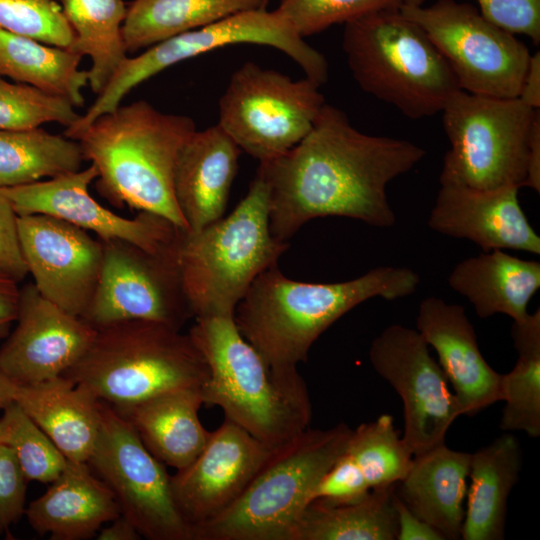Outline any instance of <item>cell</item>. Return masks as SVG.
<instances>
[{"label":"cell","mask_w":540,"mask_h":540,"mask_svg":"<svg viewBox=\"0 0 540 540\" xmlns=\"http://www.w3.org/2000/svg\"><path fill=\"white\" fill-rule=\"evenodd\" d=\"M74 33L70 50L91 59L88 85L100 94L128 57L122 27L123 0H60Z\"/></svg>","instance_id":"obj_32"},{"label":"cell","mask_w":540,"mask_h":540,"mask_svg":"<svg viewBox=\"0 0 540 540\" xmlns=\"http://www.w3.org/2000/svg\"><path fill=\"white\" fill-rule=\"evenodd\" d=\"M425 154L408 140L357 130L342 110L325 103L296 146L260 162L257 175L268 188L271 234L287 242L308 221L328 216L393 226L387 185Z\"/></svg>","instance_id":"obj_1"},{"label":"cell","mask_w":540,"mask_h":540,"mask_svg":"<svg viewBox=\"0 0 540 540\" xmlns=\"http://www.w3.org/2000/svg\"><path fill=\"white\" fill-rule=\"evenodd\" d=\"M0 28L62 48L74 41L58 0H0Z\"/></svg>","instance_id":"obj_38"},{"label":"cell","mask_w":540,"mask_h":540,"mask_svg":"<svg viewBox=\"0 0 540 540\" xmlns=\"http://www.w3.org/2000/svg\"><path fill=\"white\" fill-rule=\"evenodd\" d=\"M266 3L269 1V0H264Z\"/></svg>","instance_id":"obj_51"},{"label":"cell","mask_w":540,"mask_h":540,"mask_svg":"<svg viewBox=\"0 0 540 540\" xmlns=\"http://www.w3.org/2000/svg\"><path fill=\"white\" fill-rule=\"evenodd\" d=\"M27 483L13 451L0 443V534L24 515Z\"/></svg>","instance_id":"obj_42"},{"label":"cell","mask_w":540,"mask_h":540,"mask_svg":"<svg viewBox=\"0 0 540 540\" xmlns=\"http://www.w3.org/2000/svg\"><path fill=\"white\" fill-rule=\"evenodd\" d=\"M273 450L226 418L210 432L199 455L171 476L175 503L193 536L244 492Z\"/></svg>","instance_id":"obj_19"},{"label":"cell","mask_w":540,"mask_h":540,"mask_svg":"<svg viewBox=\"0 0 540 540\" xmlns=\"http://www.w3.org/2000/svg\"><path fill=\"white\" fill-rule=\"evenodd\" d=\"M345 453L358 466L371 489L402 481L414 459L389 414L352 430Z\"/></svg>","instance_id":"obj_35"},{"label":"cell","mask_w":540,"mask_h":540,"mask_svg":"<svg viewBox=\"0 0 540 540\" xmlns=\"http://www.w3.org/2000/svg\"><path fill=\"white\" fill-rule=\"evenodd\" d=\"M15 383L0 368V410L14 401Z\"/></svg>","instance_id":"obj_49"},{"label":"cell","mask_w":540,"mask_h":540,"mask_svg":"<svg viewBox=\"0 0 540 540\" xmlns=\"http://www.w3.org/2000/svg\"><path fill=\"white\" fill-rule=\"evenodd\" d=\"M101 242L100 278L81 318L94 328L139 320L180 330L193 313L183 288L176 245L152 252L119 239Z\"/></svg>","instance_id":"obj_14"},{"label":"cell","mask_w":540,"mask_h":540,"mask_svg":"<svg viewBox=\"0 0 540 540\" xmlns=\"http://www.w3.org/2000/svg\"><path fill=\"white\" fill-rule=\"evenodd\" d=\"M470 456L444 443L414 456L409 472L396 485L406 506L444 540L461 539Z\"/></svg>","instance_id":"obj_25"},{"label":"cell","mask_w":540,"mask_h":540,"mask_svg":"<svg viewBox=\"0 0 540 540\" xmlns=\"http://www.w3.org/2000/svg\"><path fill=\"white\" fill-rule=\"evenodd\" d=\"M98 175L96 167L40 180L34 183L1 188L18 216L45 214L92 231L98 239L124 240L152 252L172 249L180 229L166 218L140 211L133 219L125 218L98 203L89 193V185Z\"/></svg>","instance_id":"obj_16"},{"label":"cell","mask_w":540,"mask_h":540,"mask_svg":"<svg viewBox=\"0 0 540 540\" xmlns=\"http://www.w3.org/2000/svg\"><path fill=\"white\" fill-rule=\"evenodd\" d=\"M188 334L209 370L201 387L205 405L220 407L270 449L309 428L312 405L297 368L270 365L242 336L234 315L196 317Z\"/></svg>","instance_id":"obj_4"},{"label":"cell","mask_w":540,"mask_h":540,"mask_svg":"<svg viewBox=\"0 0 540 540\" xmlns=\"http://www.w3.org/2000/svg\"><path fill=\"white\" fill-rule=\"evenodd\" d=\"M401 12L428 35L466 92L516 98L530 52L514 34L488 21L478 9L455 0L431 6L401 5Z\"/></svg>","instance_id":"obj_12"},{"label":"cell","mask_w":540,"mask_h":540,"mask_svg":"<svg viewBox=\"0 0 540 540\" xmlns=\"http://www.w3.org/2000/svg\"><path fill=\"white\" fill-rule=\"evenodd\" d=\"M342 48L361 89L408 118L441 112L460 89L443 55L400 7L345 23Z\"/></svg>","instance_id":"obj_6"},{"label":"cell","mask_w":540,"mask_h":540,"mask_svg":"<svg viewBox=\"0 0 540 540\" xmlns=\"http://www.w3.org/2000/svg\"><path fill=\"white\" fill-rule=\"evenodd\" d=\"M533 109L540 108V53L530 56L529 64L518 96Z\"/></svg>","instance_id":"obj_46"},{"label":"cell","mask_w":540,"mask_h":540,"mask_svg":"<svg viewBox=\"0 0 540 540\" xmlns=\"http://www.w3.org/2000/svg\"><path fill=\"white\" fill-rule=\"evenodd\" d=\"M425 0H402V5H423Z\"/></svg>","instance_id":"obj_50"},{"label":"cell","mask_w":540,"mask_h":540,"mask_svg":"<svg viewBox=\"0 0 540 540\" xmlns=\"http://www.w3.org/2000/svg\"><path fill=\"white\" fill-rule=\"evenodd\" d=\"M101 423L87 460L113 492L121 510L148 540H193V529L173 497L171 476L144 446L135 429L101 401Z\"/></svg>","instance_id":"obj_13"},{"label":"cell","mask_w":540,"mask_h":540,"mask_svg":"<svg viewBox=\"0 0 540 540\" xmlns=\"http://www.w3.org/2000/svg\"><path fill=\"white\" fill-rule=\"evenodd\" d=\"M448 283L467 298L480 318L505 314L522 321L540 288V263L495 249L460 261L449 274Z\"/></svg>","instance_id":"obj_27"},{"label":"cell","mask_w":540,"mask_h":540,"mask_svg":"<svg viewBox=\"0 0 540 540\" xmlns=\"http://www.w3.org/2000/svg\"><path fill=\"white\" fill-rule=\"evenodd\" d=\"M401 5L402 0H280L276 10L305 38L332 25Z\"/></svg>","instance_id":"obj_39"},{"label":"cell","mask_w":540,"mask_h":540,"mask_svg":"<svg viewBox=\"0 0 540 540\" xmlns=\"http://www.w3.org/2000/svg\"><path fill=\"white\" fill-rule=\"evenodd\" d=\"M201 388H183L114 408L136 431L147 450L164 465L181 470L204 448L210 432L200 419Z\"/></svg>","instance_id":"obj_26"},{"label":"cell","mask_w":540,"mask_h":540,"mask_svg":"<svg viewBox=\"0 0 540 540\" xmlns=\"http://www.w3.org/2000/svg\"><path fill=\"white\" fill-rule=\"evenodd\" d=\"M371 490L358 466L344 452L316 486L311 502L353 503L365 498Z\"/></svg>","instance_id":"obj_40"},{"label":"cell","mask_w":540,"mask_h":540,"mask_svg":"<svg viewBox=\"0 0 540 540\" xmlns=\"http://www.w3.org/2000/svg\"><path fill=\"white\" fill-rule=\"evenodd\" d=\"M196 131L192 118L163 113L139 100L96 118L75 140L98 172L97 192L112 205L187 223L174 192L179 152Z\"/></svg>","instance_id":"obj_3"},{"label":"cell","mask_w":540,"mask_h":540,"mask_svg":"<svg viewBox=\"0 0 540 540\" xmlns=\"http://www.w3.org/2000/svg\"><path fill=\"white\" fill-rule=\"evenodd\" d=\"M101 528L97 533L99 540H139L141 535L135 526L122 514Z\"/></svg>","instance_id":"obj_48"},{"label":"cell","mask_w":540,"mask_h":540,"mask_svg":"<svg viewBox=\"0 0 540 540\" xmlns=\"http://www.w3.org/2000/svg\"><path fill=\"white\" fill-rule=\"evenodd\" d=\"M264 0H134L122 32L128 52L153 46L246 10L265 8Z\"/></svg>","instance_id":"obj_31"},{"label":"cell","mask_w":540,"mask_h":540,"mask_svg":"<svg viewBox=\"0 0 540 540\" xmlns=\"http://www.w3.org/2000/svg\"><path fill=\"white\" fill-rule=\"evenodd\" d=\"M419 284L418 273L407 267L381 266L343 282L309 283L287 278L274 265L253 281L234 320L270 365L296 367L319 336L354 307L375 297L410 296Z\"/></svg>","instance_id":"obj_2"},{"label":"cell","mask_w":540,"mask_h":540,"mask_svg":"<svg viewBox=\"0 0 540 540\" xmlns=\"http://www.w3.org/2000/svg\"><path fill=\"white\" fill-rule=\"evenodd\" d=\"M538 111L519 97L454 92L441 111L450 149L444 156L440 183L476 189L524 187Z\"/></svg>","instance_id":"obj_9"},{"label":"cell","mask_w":540,"mask_h":540,"mask_svg":"<svg viewBox=\"0 0 540 540\" xmlns=\"http://www.w3.org/2000/svg\"><path fill=\"white\" fill-rule=\"evenodd\" d=\"M522 450L512 432H504L470 456V486L462 526L463 540H503L508 498L519 480Z\"/></svg>","instance_id":"obj_28"},{"label":"cell","mask_w":540,"mask_h":540,"mask_svg":"<svg viewBox=\"0 0 540 540\" xmlns=\"http://www.w3.org/2000/svg\"><path fill=\"white\" fill-rule=\"evenodd\" d=\"M397 519V540H444L443 536L425 521L416 516L397 495L394 494Z\"/></svg>","instance_id":"obj_44"},{"label":"cell","mask_w":540,"mask_h":540,"mask_svg":"<svg viewBox=\"0 0 540 540\" xmlns=\"http://www.w3.org/2000/svg\"><path fill=\"white\" fill-rule=\"evenodd\" d=\"M373 369L403 402V439L414 456L445 443L462 409L420 333L400 324L386 327L369 349Z\"/></svg>","instance_id":"obj_15"},{"label":"cell","mask_w":540,"mask_h":540,"mask_svg":"<svg viewBox=\"0 0 540 540\" xmlns=\"http://www.w3.org/2000/svg\"><path fill=\"white\" fill-rule=\"evenodd\" d=\"M22 254L42 296L82 317L97 287L103 245L86 230L45 214L18 216Z\"/></svg>","instance_id":"obj_17"},{"label":"cell","mask_w":540,"mask_h":540,"mask_svg":"<svg viewBox=\"0 0 540 540\" xmlns=\"http://www.w3.org/2000/svg\"><path fill=\"white\" fill-rule=\"evenodd\" d=\"M50 484L24 513L39 535L53 540L89 539L121 514L113 492L87 462L67 460Z\"/></svg>","instance_id":"obj_23"},{"label":"cell","mask_w":540,"mask_h":540,"mask_svg":"<svg viewBox=\"0 0 540 540\" xmlns=\"http://www.w3.org/2000/svg\"><path fill=\"white\" fill-rule=\"evenodd\" d=\"M240 152L219 124L196 130L184 143L175 166L174 192L188 230L223 217Z\"/></svg>","instance_id":"obj_22"},{"label":"cell","mask_w":540,"mask_h":540,"mask_svg":"<svg viewBox=\"0 0 540 540\" xmlns=\"http://www.w3.org/2000/svg\"><path fill=\"white\" fill-rule=\"evenodd\" d=\"M74 108L67 99L0 75V129H34L49 122L67 128L80 117Z\"/></svg>","instance_id":"obj_37"},{"label":"cell","mask_w":540,"mask_h":540,"mask_svg":"<svg viewBox=\"0 0 540 540\" xmlns=\"http://www.w3.org/2000/svg\"><path fill=\"white\" fill-rule=\"evenodd\" d=\"M511 337L517 351L513 369L501 375V401L505 402L500 428L540 436V310L513 321Z\"/></svg>","instance_id":"obj_34"},{"label":"cell","mask_w":540,"mask_h":540,"mask_svg":"<svg viewBox=\"0 0 540 540\" xmlns=\"http://www.w3.org/2000/svg\"><path fill=\"white\" fill-rule=\"evenodd\" d=\"M524 187L540 192V110L533 122L528 157L527 177Z\"/></svg>","instance_id":"obj_47"},{"label":"cell","mask_w":540,"mask_h":540,"mask_svg":"<svg viewBox=\"0 0 540 540\" xmlns=\"http://www.w3.org/2000/svg\"><path fill=\"white\" fill-rule=\"evenodd\" d=\"M0 443L13 451L28 482L51 483L67 463L47 434L15 401L0 416Z\"/></svg>","instance_id":"obj_36"},{"label":"cell","mask_w":540,"mask_h":540,"mask_svg":"<svg viewBox=\"0 0 540 540\" xmlns=\"http://www.w3.org/2000/svg\"><path fill=\"white\" fill-rule=\"evenodd\" d=\"M19 292L17 282L0 277V341L6 338L15 322Z\"/></svg>","instance_id":"obj_45"},{"label":"cell","mask_w":540,"mask_h":540,"mask_svg":"<svg viewBox=\"0 0 540 540\" xmlns=\"http://www.w3.org/2000/svg\"><path fill=\"white\" fill-rule=\"evenodd\" d=\"M519 188L476 189L440 183L428 218L429 227L443 235L467 239L483 252L495 249L540 254V237L518 199Z\"/></svg>","instance_id":"obj_20"},{"label":"cell","mask_w":540,"mask_h":540,"mask_svg":"<svg viewBox=\"0 0 540 540\" xmlns=\"http://www.w3.org/2000/svg\"><path fill=\"white\" fill-rule=\"evenodd\" d=\"M352 429H311L274 449L244 492L197 526L193 540H289L316 486L345 452Z\"/></svg>","instance_id":"obj_8"},{"label":"cell","mask_w":540,"mask_h":540,"mask_svg":"<svg viewBox=\"0 0 540 540\" xmlns=\"http://www.w3.org/2000/svg\"><path fill=\"white\" fill-rule=\"evenodd\" d=\"M416 330L438 356L463 415L501 401V375L483 357L464 307L430 296L422 300Z\"/></svg>","instance_id":"obj_21"},{"label":"cell","mask_w":540,"mask_h":540,"mask_svg":"<svg viewBox=\"0 0 540 540\" xmlns=\"http://www.w3.org/2000/svg\"><path fill=\"white\" fill-rule=\"evenodd\" d=\"M62 375L118 408L178 389L201 388L209 370L189 334L136 320L96 328L87 351Z\"/></svg>","instance_id":"obj_7"},{"label":"cell","mask_w":540,"mask_h":540,"mask_svg":"<svg viewBox=\"0 0 540 540\" xmlns=\"http://www.w3.org/2000/svg\"><path fill=\"white\" fill-rule=\"evenodd\" d=\"M287 248L271 234L268 188L256 174L228 216L179 231L176 258L193 316L234 315L253 281Z\"/></svg>","instance_id":"obj_5"},{"label":"cell","mask_w":540,"mask_h":540,"mask_svg":"<svg viewBox=\"0 0 540 540\" xmlns=\"http://www.w3.org/2000/svg\"><path fill=\"white\" fill-rule=\"evenodd\" d=\"M14 401L67 460L87 462L101 423L102 402L93 393L60 375L30 385L15 384Z\"/></svg>","instance_id":"obj_24"},{"label":"cell","mask_w":540,"mask_h":540,"mask_svg":"<svg viewBox=\"0 0 540 540\" xmlns=\"http://www.w3.org/2000/svg\"><path fill=\"white\" fill-rule=\"evenodd\" d=\"M83 160L79 143L65 135L0 129V189L77 171Z\"/></svg>","instance_id":"obj_33"},{"label":"cell","mask_w":540,"mask_h":540,"mask_svg":"<svg viewBox=\"0 0 540 540\" xmlns=\"http://www.w3.org/2000/svg\"><path fill=\"white\" fill-rule=\"evenodd\" d=\"M488 21L512 33L540 42V0H476Z\"/></svg>","instance_id":"obj_41"},{"label":"cell","mask_w":540,"mask_h":540,"mask_svg":"<svg viewBox=\"0 0 540 540\" xmlns=\"http://www.w3.org/2000/svg\"><path fill=\"white\" fill-rule=\"evenodd\" d=\"M396 485L374 488L353 503L310 502L289 540H397Z\"/></svg>","instance_id":"obj_30"},{"label":"cell","mask_w":540,"mask_h":540,"mask_svg":"<svg viewBox=\"0 0 540 540\" xmlns=\"http://www.w3.org/2000/svg\"><path fill=\"white\" fill-rule=\"evenodd\" d=\"M274 47L295 61L305 77L319 86L328 79L326 58L299 36L275 9L246 10L184 32L127 57L95 101L75 123L79 131L99 116L115 110L136 86L182 61L234 44Z\"/></svg>","instance_id":"obj_10"},{"label":"cell","mask_w":540,"mask_h":540,"mask_svg":"<svg viewBox=\"0 0 540 540\" xmlns=\"http://www.w3.org/2000/svg\"><path fill=\"white\" fill-rule=\"evenodd\" d=\"M17 219L10 201L0 192V277L18 283L27 276L28 269L21 250Z\"/></svg>","instance_id":"obj_43"},{"label":"cell","mask_w":540,"mask_h":540,"mask_svg":"<svg viewBox=\"0 0 540 540\" xmlns=\"http://www.w3.org/2000/svg\"><path fill=\"white\" fill-rule=\"evenodd\" d=\"M319 85L246 62L219 100L220 127L259 162L279 157L312 129L323 108Z\"/></svg>","instance_id":"obj_11"},{"label":"cell","mask_w":540,"mask_h":540,"mask_svg":"<svg viewBox=\"0 0 540 540\" xmlns=\"http://www.w3.org/2000/svg\"><path fill=\"white\" fill-rule=\"evenodd\" d=\"M82 56L0 28V75L45 93L62 97L75 107L84 104L82 89L88 71L79 68Z\"/></svg>","instance_id":"obj_29"},{"label":"cell","mask_w":540,"mask_h":540,"mask_svg":"<svg viewBox=\"0 0 540 540\" xmlns=\"http://www.w3.org/2000/svg\"><path fill=\"white\" fill-rule=\"evenodd\" d=\"M15 327L0 347V368L16 385L62 375L91 345L96 328L40 294L20 288Z\"/></svg>","instance_id":"obj_18"}]
</instances>
